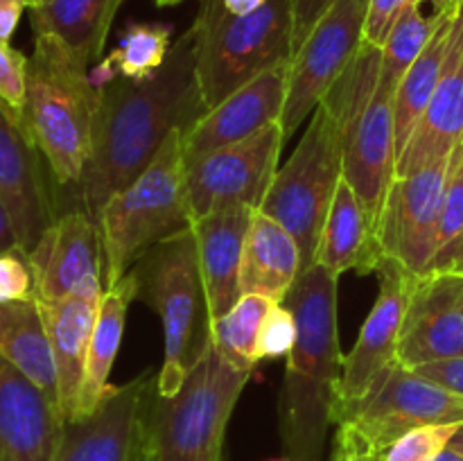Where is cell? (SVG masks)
I'll return each instance as SVG.
<instances>
[{
	"mask_svg": "<svg viewBox=\"0 0 463 461\" xmlns=\"http://www.w3.org/2000/svg\"><path fill=\"white\" fill-rule=\"evenodd\" d=\"M206 113L188 27L149 80L102 86L90 154L77 185L81 211L98 224L104 203L154 161L167 136L175 129L188 131Z\"/></svg>",
	"mask_w": 463,
	"mask_h": 461,
	"instance_id": "cell-1",
	"label": "cell"
},
{
	"mask_svg": "<svg viewBox=\"0 0 463 461\" xmlns=\"http://www.w3.org/2000/svg\"><path fill=\"white\" fill-rule=\"evenodd\" d=\"M337 278L321 265L301 271L283 298L297 319L279 396V429L289 461H321L337 407L342 351L337 334Z\"/></svg>",
	"mask_w": 463,
	"mask_h": 461,
	"instance_id": "cell-2",
	"label": "cell"
},
{
	"mask_svg": "<svg viewBox=\"0 0 463 461\" xmlns=\"http://www.w3.org/2000/svg\"><path fill=\"white\" fill-rule=\"evenodd\" d=\"M99 98L102 89L90 80V68L50 36H34L21 120L43 154L54 183L80 185Z\"/></svg>",
	"mask_w": 463,
	"mask_h": 461,
	"instance_id": "cell-3",
	"label": "cell"
},
{
	"mask_svg": "<svg viewBox=\"0 0 463 461\" xmlns=\"http://www.w3.org/2000/svg\"><path fill=\"white\" fill-rule=\"evenodd\" d=\"M184 134V129L172 131L154 161L104 203L98 217L104 289L120 283L149 249L193 226Z\"/></svg>",
	"mask_w": 463,
	"mask_h": 461,
	"instance_id": "cell-4",
	"label": "cell"
},
{
	"mask_svg": "<svg viewBox=\"0 0 463 461\" xmlns=\"http://www.w3.org/2000/svg\"><path fill=\"white\" fill-rule=\"evenodd\" d=\"M134 274L138 278V296H145L161 319L163 364L156 373V393L170 398L213 343L193 229L149 249L134 267Z\"/></svg>",
	"mask_w": 463,
	"mask_h": 461,
	"instance_id": "cell-5",
	"label": "cell"
},
{
	"mask_svg": "<svg viewBox=\"0 0 463 461\" xmlns=\"http://www.w3.org/2000/svg\"><path fill=\"white\" fill-rule=\"evenodd\" d=\"M292 0H269L251 14H231L222 0H203L190 32L206 108H215L247 81L292 59Z\"/></svg>",
	"mask_w": 463,
	"mask_h": 461,
	"instance_id": "cell-6",
	"label": "cell"
},
{
	"mask_svg": "<svg viewBox=\"0 0 463 461\" xmlns=\"http://www.w3.org/2000/svg\"><path fill=\"white\" fill-rule=\"evenodd\" d=\"M251 371L208 346L170 398L154 393L143 461H222L226 428Z\"/></svg>",
	"mask_w": 463,
	"mask_h": 461,
	"instance_id": "cell-7",
	"label": "cell"
},
{
	"mask_svg": "<svg viewBox=\"0 0 463 461\" xmlns=\"http://www.w3.org/2000/svg\"><path fill=\"white\" fill-rule=\"evenodd\" d=\"M346 125L328 99L310 116L297 149L276 172L260 211L289 230L301 249L303 271L315 265L330 203L344 179Z\"/></svg>",
	"mask_w": 463,
	"mask_h": 461,
	"instance_id": "cell-8",
	"label": "cell"
},
{
	"mask_svg": "<svg viewBox=\"0 0 463 461\" xmlns=\"http://www.w3.org/2000/svg\"><path fill=\"white\" fill-rule=\"evenodd\" d=\"M463 423V398L401 362L389 364L364 398L339 407L333 425H344L378 452L420 425Z\"/></svg>",
	"mask_w": 463,
	"mask_h": 461,
	"instance_id": "cell-9",
	"label": "cell"
},
{
	"mask_svg": "<svg viewBox=\"0 0 463 461\" xmlns=\"http://www.w3.org/2000/svg\"><path fill=\"white\" fill-rule=\"evenodd\" d=\"M366 12L369 0H335L289 59L288 98L280 116L285 140L315 113L321 99L355 59L364 41Z\"/></svg>",
	"mask_w": 463,
	"mask_h": 461,
	"instance_id": "cell-10",
	"label": "cell"
},
{
	"mask_svg": "<svg viewBox=\"0 0 463 461\" xmlns=\"http://www.w3.org/2000/svg\"><path fill=\"white\" fill-rule=\"evenodd\" d=\"M283 145V125L274 122L242 143L185 165V193L193 220L238 206L260 211L279 172Z\"/></svg>",
	"mask_w": 463,
	"mask_h": 461,
	"instance_id": "cell-11",
	"label": "cell"
},
{
	"mask_svg": "<svg viewBox=\"0 0 463 461\" xmlns=\"http://www.w3.org/2000/svg\"><path fill=\"white\" fill-rule=\"evenodd\" d=\"M448 167L450 156L407 176H396L375 224L383 258L401 262L416 276L428 274L437 256Z\"/></svg>",
	"mask_w": 463,
	"mask_h": 461,
	"instance_id": "cell-12",
	"label": "cell"
},
{
	"mask_svg": "<svg viewBox=\"0 0 463 461\" xmlns=\"http://www.w3.org/2000/svg\"><path fill=\"white\" fill-rule=\"evenodd\" d=\"M154 393L149 369L113 387L93 414L63 425L52 461H143Z\"/></svg>",
	"mask_w": 463,
	"mask_h": 461,
	"instance_id": "cell-13",
	"label": "cell"
},
{
	"mask_svg": "<svg viewBox=\"0 0 463 461\" xmlns=\"http://www.w3.org/2000/svg\"><path fill=\"white\" fill-rule=\"evenodd\" d=\"M375 274L380 276L378 298L362 324L355 343L342 360L335 414L339 407L364 398L378 375L398 360V342L419 276L392 258H383Z\"/></svg>",
	"mask_w": 463,
	"mask_h": 461,
	"instance_id": "cell-14",
	"label": "cell"
},
{
	"mask_svg": "<svg viewBox=\"0 0 463 461\" xmlns=\"http://www.w3.org/2000/svg\"><path fill=\"white\" fill-rule=\"evenodd\" d=\"M34 298L54 303L68 296L102 298V238L86 211H68L45 229L30 253Z\"/></svg>",
	"mask_w": 463,
	"mask_h": 461,
	"instance_id": "cell-15",
	"label": "cell"
},
{
	"mask_svg": "<svg viewBox=\"0 0 463 461\" xmlns=\"http://www.w3.org/2000/svg\"><path fill=\"white\" fill-rule=\"evenodd\" d=\"M50 167L21 120V113L0 99V202L12 217L18 249L30 253L57 220Z\"/></svg>",
	"mask_w": 463,
	"mask_h": 461,
	"instance_id": "cell-16",
	"label": "cell"
},
{
	"mask_svg": "<svg viewBox=\"0 0 463 461\" xmlns=\"http://www.w3.org/2000/svg\"><path fill=\"white\" fill-rule=\"evenodd\" d=\"M288 77L289 61L276 63L211 108L184 134L185 165L280 122L288 98Z\"/></svg>",
	"mask_w": 463,
	"mask_h": 461,
	"instance_id": "cell-17",
	"label": "cell"
},
{
	"mask_svg": "<svg viewBox=\"0 0 463 461\" xmlns=\"http://www.w3.org/2000/svg\"><path fill=\"white\" fill-rule=\"evenodd\" d=\"M455 357H463V276H419L398 342V362L416 369Z\"/></svg>",
	"mask_w": 463,
	"mask_h": 461,
	"instance_id": "cell-18",
	"label": "cell"
},
{
	"mask_svg": "<svg viewBox=\"0 0 463 461\" xmlns=\"http://www.w3.org/2000/svg\"><path fill=\"white\" fill-rule=\"evenodd\" d=\"M393 95L396 93L375 86L369 102L348 125L344 140V179L364 203L373 226L378 224L389 185L396 179Z\"/></svg>",
	"mask_w": 463,
	"mask_h": 461,
	"instance_id": "cell-19",
	"label": "cell"
},
{
	"mask_svg": "<svg viewBox=\"0 0 463 461\" xmlns=\"http://www.w3.org/2000/svg\"><path fill=\"white\" fill-rule=\"evenodd\" d=\"M63 425L57 400L0 355V461H52Z\"/></svg>",
	"mask_w": 463,
	"mask_h": 461,
	"instance_id": "cell-20",
	"label": "cell"
},
{
	"mask_svg": "<svg viewBox=\"0 0 463 461\" xmlns=\"http://www.w3.org/2000/svg\"><path fill=\"white\" fill-rule=\"evenodd\" d=\"M463 143V9L459 5L452 25L450 48L441 80L398 156L396 176H407L443 161Z\"/></svg>",
	"mask_w": 463,
	"mask_h": 461,
	"instance_id": "cell-21",
	"label": "cell"
},
{
	"mask_svg": "<svg viewBox=\"0 0 463 461\" xmlns=\"http://www.w3.org/2000/svg\"><path fill=\"white\" fill-rule=\"evenodd\" d=\"M253 208L238 206L194 217L193 233L197 242L199 269L206 289L211 324L226 315L242 296L240 269H242L244 240L253 220Z\"/></svg>",
	"mask_w": 463,
	"mask_h": 461,
	"instance_id": "cell-22",
	"label": "cell"
},
{
	"mask_svg": "<svg viewBox=\"0 0 463 461\" xmlns=\"http://www.w3.org/2000/svg\"><path fill=\"white\" fill-rule=\"evenodd\" d=\"M39 307L45 328H48L54 369H57L59 411L63 416V423H71L77 419V409H80L99 298L68 296L54 303L39 301Z\"/></svg>",
	"mask_w": 463,
	"mask_h": 461,
	"instance_id": "cell-23",
	"label": "cell"
},
{
	"mask_svg": "<svg viewBox=\"0 0 463 461\" xmlns=\"http://www.w3.org/2000/svg\"><path fill=\"white\" fill-rule=\"evenodd\" d=\"M380 260L383 251L378 247L373 221L351 183L342 179L321 230L315 262L335 276H342L346 271L371 274L378 269Z\"/></svg>",
	"mask_w": 463,
	"mask_h": 461,
	"instance_id": "cell-24",
	"label": "cell"
},
{
	"mask_svg": "<svg viewBox=\"0 0 463 461\" xmlns=\"http://www.w3.org/2000/svg\"><path fill=\"white\" fill-rule=\"evenodd\" d=\"M303 271L301 249L285 226L262 211L253 212L244 240L240 287L242 294L283 301Z\"/></svg>",
	"mask_w": 463,
	"mask_h": 461,
	"instance_id": "cell-25",
	"label": "cell"
},
{
	"mask_svg": "<svg viewBox=\"0 0 463 461\" xmlns=\"http://www.w3.org/2000/svg\"><path fill=\"white\" fill-rule=\"evenodd\" d=\"M125 0H48L30 7L34 36H50L86 68L104 52L109 30Z\"/></svg>",
	"mask_w": 463,
	"mask_h": 461,
	"instance_id": "cell-26",
	"label": "cell"
},
{
	"mask_svg": "<svg viewBox=\"0 0 463 461\" xmlns=\"http://www.w3.org/2000/svg\"><path fill=\"white\" fill-rule=\"evenodd\" d=\"M134 298H138V278H136L134 269L120 283H116L113 287H107L102 292L93 337H90L86 378L80 396V409H77L75 420L93 414L102 405L104 398L111 393L113 384L109 382V375H111L118 351H120L122 333H125L127 325V312H129V306L134 303Z\"/></svg>",
	"mask_w": 463,
	"mask_h": 461,
	"instance_id": "cell-27",
	"label": "cell"
},
{
	"mask_svg": "<svg viewBox=\"0 0 463 461\" xmlns=\"http://www.w3.org/2000/svg\"><path fill=\"white\" fill-rule=\"evenodd\" d=\"M0 355L57 400L52 346L36 298L0 303Z\"/></svg>",
	"mask_w": 463,
	"mask_h": 461,
	"instance_id": "cell-28",
	"label": "cell"
},
{
	"mask_svg": "<svg viewBox=\"0 0 463 461\" xmlns=\"http://www.w3.org/2000/svg\"><path fill=\"white\" fill-rule=\"evenodd\" d=\"M455 14L441 23L437 34L428 43V48L419 54L410 71L402 75L398 84L396 95H393V129H396V152L398 156L405 149L411 131L419 125L420 116L428 108L434 90H437L439 80H441L443 63H446L448 48L452 39V25H455ZM398 163V161H396Z\"/></svg>",
	"mask_w": 463,
	"mask_h": 461,
	"instance_id": "cell-29",
	"label": "cell"
},
{
	"mask_svg": "<svg viewBox=\"0 0 463 461\" xmlns=\"http://www.w3.org/2000/svg\"><path fill=\"white\" fill-rule=\"evenodd\" d=\"M172 27L165 23H129L120 34L116 50L90 68V80L102 89L113 77L129 81L149 80L170 54Z\"/></svg>",
	"mask_w": 463,
	"mask_h": 461,
	"instance_id": "cell-30",
	"label": "cell"
},
{
	"mask_svg": "<svg viewBox=\"0 0 463 461\" xmlns=\"http://www.w3.org/2000/svg\"><path fill=\"white\" fill-rule=\"evenodd\" d=\"M450 14L455 12H423V5L410 3L405 12L398 16L396 25L389 32L387 41L383 45V59H380V77L378 86L396 93L402 75L410 71L411 63L419 59V54L428 48L432 36L441 27Z\"/></svg>",
	"mask_w": 463,
	"mask_h": 461,
	"instance_id": "cell-31",
	"label": "cell"
},
{
	"mask_svg": "<svg viewBox=\"0 0 463 461\" xmlns=\"http://www.w3.org/2000/svg\"><path fill=\"white\" fill-rule=\"evenodd\" d=\"M271 303H274L271 298L258 296V294H242L240 301L213 324V346L235 369L253 371L260 362L258 334H260L262 319Z\"/></svg>",
	"mask_w": 463,
	"mask_h": 461,
	"instance_id": "cell-32",
	"label": "cell"
},
{
	"mask_svg": "<svg viewBox=\"0 0 463 461\" xmlns=\"http://www.w3.org/2000/svg\"><path fill=\"white\" fill-rule=\"evenodd\" d=\"M463 423L420 425L410 429L383 452L380 461H432L450 446Z\"/></svg>",
	"mask_w": 463,
	"mask_h": 461,
	"instance_id": "cell-33",
	"label": "cell"
},
{
	"mask_svg": "<svg viewBox=\"0 0 463 461\" xmlns=\"http://www.w3.org/2000/svg\"><path fill=\"white\" fill-rule=\"evenodd\" d=\"M297 342V319L283 301H274L262 319L258 334V357L260 360H280L292 353Z\"/></svg>",
	"mask_w": 463,
	"mask_h": 461,
	"instance_id": "cell-34",
	"label": "cell"
},
{
	"mask_svg": "<svg viewBox=\"0 0 463 461\" xmlns=\"http://www.w3.org/2000/svg\"><path fill=\"white\" fill-rule=\"evenodd\" d=\"M463 229V143L450 154L446 193H443L441 221L437 233V253L457 238Z\"/></svg>",
	"mask_w": 463,
	"mask_h": 461,
	"instance_id": "cell-35",
	"label": "cell"
},
{
	"mask_svg": "<svg viewBox=\"0 0 463 461\" xmlns=\"http://www.w3.org/2000/svg\"><path fill=\"white\" fill-rule=\"evenodd\" d=\"M34 298V274L21 249L0 253V303Z\"/></svg>",
	"mask_w": 463,
	"mask_h": 461,
	"instance_id": "cell-36",
	"label": "cell"
},
{
	"mask_svg": "<svg viewBox=\"0 0 463 461\" xmlns=\"http://www.w3.org/2000/svg\"><path fill=\"white\" fill-rule=\"evenodd\" d=\"M25 77L27 57L0 39V99L18 113L25 99Z\"/></svg>",
	"mask_w": 463,
	"mask_h": 461,
	"instance_id": "cell-37",
	"label": "cell"
},
{
	"mask_svg": "<svg viewBox=\"0 0 463 461\" xmlns=\"http://www.w3.org/2000/svg\"><path fill=\"white\" fill-rule=\"evenodd\" d=\"M411 0H369V12H366L364 41L366 43L383 48L389 32L396 25L398 16L405 12Z\"/></svg>",
	"mask_w": 463,
	"mask_h": 461,
	"instance_id": "cell-38",
	"label": "cell"
},
{
	"mask_svg": "<svg viewBox=\"0 0 463 461\" xmlns=\"http://www.w3.org/2000/svg\"><path fill=\"white\" fill-rule=\"evenodd\" d=\"M380 456H383V452H378L369 443L362 441L355 432H351L344 425H335L330 461H380Z\"/></svg>",
	"mask_w": 463,
	"mask_h": 461,
	"instance_id": "cell-39",
	"label": "cell"
},
{
	"mask_svg": "<svg viewBox=\"0 0 463 461\" xmlns=\"http://www.w3.org/2000/svg\"><path fill=\"white\" fill-rule=\"evenodd\" d=\"M335 0H292L294 30H292V57L301 48L306 36L317 25L321 16L333 7Z\"/></svg>",
	"mask_w": 463,
	"mask_h": 461,
	"instance_id": "cell-40",
	"label": "cell"
},
{
	"mask_svg": "<svg viewBox=\"0 0 463 461\" xmlns=\"http://www.w3.org/2000/svg\"><path fill=\"white\" fill-rule=\"evenodd\" d=\"M416 373L428 378L430 382L439 384V387L448 389V391L457 393L463 398V357L443 362H430V364L416 366Z\"/></svg>",
	"mask_w": 463,
	"mask_h": 461,
	"instance_id": "cell-41",
	"label": "cell"
},
{
	"mask_svg": "<svg viewBox=\"0 0 463 461\" xmlns=\"http://www.w3.org/2000/svg\"><path fill=\"white\" fill-rule=\"evenodd\" d=\"M428 274H461L463 276V229L452 242H448L434 256Z\"/></svg>",
	"mask_w": 463,
	"mask_h": 461,
	"instance_id": "cell-42",
	"label": "cell"
},
{
	"mask_svg": "<svg viewBox=\"0 0 463 461\" xmlns=\"http://www.w3.org/2000/svg\"><path fill=\"white\" fill-rule=\"evenodd\" d=\"M25 7H30L27 0H0V39H12Z\"/></svg>",
	"mask_w": 463,
	"mask_h": 461,
	"instance_id": "cell-43",
	"label": "cell"
},
{
	"mask_svg": "<svg viewBox=\"0 0 463 461\" xmlns=\"http://www.w3.org/2000/svg\"><path fill=\"white\" fill-rule=\"evenodd\" d=\"M12 249H18L16 230H14L12 217H9L7 208L0 202V253L12 251Z\"/></svg>",
	"mask_w": 463,
	"mask_h": 461,
	"instance_id": "cell-44",
	"label": "cell"
},
{
	"mask_svg": "<svg viewBox=\"0 0 463 461\" xmlns=\"http://www.w3.org/2000/svg\"><path fill=\"white\" fill-rule=\"evenodd\" d=\"M224 7L229 9L231 14H238V16H244V14H251L256 9H260L262 5H267L269 0H222Z\"/></svg>",
	"mask_w": 463,
	"mask_h": 461,
	"instance_id": "cell-45",
	"label": "cell"
},
{
	"mask_svg": "<svg viewBox=\"0 0 463 461\" xmlns=\"http://www.w3.org/2000/svg\"><path fill=\"white\" fill-rule=\"evenodd\" d=\"M411 3H419V5H430L432 12H457L461 5V0H411Z\"/></svg>",
	"mask_w": 463,
	"mask_h": 461,
	"instance_id": "cell-46",
	"label": "cell"
},
{
	"mask_svg": "<svg viewBox=\"0 0 463 461\" xmlns=\"http://www.w3.org/2000/svg\"><path fill=\"white\" fill-rule=\"evenodd\" d=\"M432 461H463V455H461L459 450H455V447H450V446H448L446 450H443L441 455H437V456H434Z\"/></svg>",
	"mask_w": 463,
	"mask_h": 461,
	"instance_id": "cell-47",
	"label": "cell"
},
{
	"mask_svg": "<svg viewBox=\"0 0 463 461\" xmlns=\"http://www.w3.org/2000/svg\"><path fill=\"white\" fill-rule=\"evenodd\" d=\"M450 447H455V450H459L461 455H463V425L459 428V432L455 434V437H452V441H450Z\"/></svg>",
	"mask_w": 463,
	"mask_h": 461,
	"instance_id": "cell-48",
	"label": "cell"
},
{
	"mask_svg": "<svg viewBox=\"0 0 463 461\" xmlns=\"http://www.w3.org/2000/svg\"><path fill=\"white\" fill-rule=\"evenodd\" d=\"M154 3H156L158 7H172V5H179L184 3V0H154Z\"/></svg>",
	"mask_w": 463,
	"mask_h": 461,
	"instance_id": "cell-49",
	"label": "cell"
},
{
	"mask_svg": "<svg viewBox=\"0 0 463 461\" xmlns=\"http://www.w3.org/2000/svg\"><path fill=\"white\" fill-rule=\"evenodd\" d=\"M45 3H48V0H27V5H30V7H39V5H45Z\"/></svg>",
	"mask_w": 463,
	"mask_h": 461,
	"instance_id": "cell-50",
	"label": "cell"
},
{
	"mask_svg": "<svg viewBox=\"0 0 463 461\" xmlns=\"http://www.w3.org/2000/svg\"><path fill=\"white\" fill-rule=\"evenodd\" d=\"M461 9H463V0H461Z\"/></svg>",
	"mask_w": 463,
	"mask_h": 461,
	"instance_id": "cell-51",
	"label": "cell"
}]
</instances>
